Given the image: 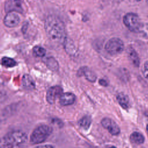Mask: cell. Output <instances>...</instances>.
<instances>
[{"mask_svg": "<svg viewBox=\"0 0 148 148\" xmlns=\"http://www.w3.org/2000/svg\"><path fill=\"white\" fill-rule=\"evenodd\" d=\"M44 26L46 33L50 40L58 43H64L66 38L65 28L60 18L54 15L47 16Z\"/></svg>", "mask_w": 148, "mask_h": 148, "instance_id": "1", "label": "cell"}, {"mask_svg": "<svg viewBox=\"0 0 148 148\" xmlns=\"http://www.w3.org/2000/svg\"><path fill=\"white\" fill-rule=\"evenodd\" d=\"M27 140V135L24 132L10 131L0 139V148H24Z\"/></svg>", "mask_w": 148, "mask_h": 148, "instance_id": "2", "label": "cell"}, {"mask_svg": "<svg viewBox=\"0 0 148 148\" xmlns=\"http://www.w3.org/2000/svg\"><path fill=\"white\" fill-rule=\"evenodd\" d=\"M52 128L46 124L37 127L32 131L30 136V142L32 144H39L43 142L51 134Z\"/></svg>", "mask_w": 148, "mask_h": 148, "instance_id": "3", "label": "cell"}, {"mask_svg": "<svg viewBox=\"0 0 148 148\" xmlns=\"http://www.w3.org/2000/svg\"><path fill=\"white\" fill-rule=\"evenodd\" d=\"M123 22L130 31L135 33H139L142 24L138 15L134 13H127L124 16Z\"/></svg>", "mask_w": 148, "mask_h": 148, "instance_id": "4", "label": "cell"}, {"mask_svg": "<svg viewBox=\"0 0 148 148\" xmlns=\"http://www.w3.org/2000/svg\"><path fill=\"white\" fill-rule=\"evenodd\" d=\"M106 51L112 56L120 54L124 50L123 42L118 38H113L109 39L105 46Z\"/></svg>", "mask_w": 148, "mask_h": 148, "instance_id": "5", "label": "cell"}, {"mask_svg": "<svg viewBox=\"0 0 148 148\" xmlns=\"http://www.w3.org/2000/svg\"><path fill=\"white\" fill-rule=\"evenodd\" d=\"M101 124L112 135H117L120 132V129L117 123L112 119L105 117L101 120Z\"/></svg>", "mask_w": 148, "mask_h": 148, "instance_id": "6", "label": "cell"}, {"mask_svg": "<svg viewBox=\"0 0 148 148\" xmlns=\"http://www.w3.org/2000/svg\"><path fill=\"white\" fill-rule=\"evenodd\" d=\"M62 88L60 86H53L50 87L47 91L46 94V99L47 101L50 103L53 104L54 103L57 97H60L62 94Z\"/></svg>", "mask_w": 148, "mask_h": 148, "instance_id": "7", "label": "cell"}, {"mask_svg": "<svg viewBox=\"0 0 148 148\" xmlns=\"http://www.w3.org/2000/svg\"><path fill=\"white\" fill-rule=\"evenodd\" d=\"M20 21V16L14 12L8 13L3 19L5 25L9 28H13L17 26Z\"/></svg>", "mask_w": 148, "mask_h": 148, "instance_id": "8", "label": "cell"}, {"mask_svg": "<svg viewBox=\"0 0 148 148\" xmlns=\"http://www.w3.org/2000/svg\"><path fill=\"white\" fill-rule=\"evenodd\" d=\"M5 10L7 13L17 12L19 13L23 12V9L22 4L19 1H8L5 4Z\"/></svg>", "mask_w": 148, "mask_h": 148, "instance_id": "9", "label": "cell"}, {"mask_svg": "<svg viewBox=\"0 0 148 148\" xmlns=\"http://www.w3.org/2000/svg\"><path fill=\"white\" fill-rule=\"evenodd\" d=\"M76 99L75 95L71 92L63 93L59 98V102L62 106H68L73 104Z\"/></svg>", "mask_w": 148, "mask_h": 148, "instance_id": "10", "label": "cell"}, {"mask_svg": "<svg viewBox=\"0 0 148 148\" xmlns=\"http://www.w3.org/2000/svg\"><path fill=\"white\" fill-rule=\"evenodd\" d=\"M78 75L80 76H84L86 79L91 82H94L97 79V76L95 73L86 66L82 67L79 70Z\"/></svg>", "mask_w": 148, "mask_h": 148, "instance_id": "11", "label": "cell"}, {"mask_svg": "<svg viewBox=\"0 0 148 148\" xmlns=\"http://www.w3.org/2000/svg\"><path fill=\"white\" fill-rule=\"evenodd\" d=\"M128 56L132 64L138 67L140 64V59L136 51L131 47H128L127 49Z\"/></svg>", "mask_w": 148, "mask_h": 148, "instance_id": "12", "label": "cell"}, {"mask_svg": "<svg viewBox=\"0 0 148 148\" xmlns=\"http://www.w3.org/2000/svg\"><path fill=\"white\" fill-rule=\"evenodd\" d=\"M22 85L25 89L32 90L35 87V83L33 78L28 74H25L22 77Z\"/></svg>", "mask_w": 148, "mask_h": 148, "instance_id": "13", "label": "cell"}, {"mask_svg": "<svg viewBox=\"0 0 148 148\" xmlns=\"http://www.w3.org/2000/svg\"><path fill=\"white\" fill-rule=\"evenodd\" d=\"M116 98L119 103L123 109H127L130 107V100L127 95L121 92L117 95Z\"/></svg>", "mask_w": 148, "mask_h": 148, "instance_id": "14", "label": "cell"}, {"mask_svg": "<svg viewBox=\"0 0 148 148\" xmlns=\"http://www.w3.org/2000/svg\"><path fill=\"white\" fill-rule=\"evenodd\" d=\"M63 45L64 46V48L68 54L71 55H74L76 53V49L75 46L74 45V43L71 39L66 38L64 40Z\"/></svg>", "mask_w": 148, "mask_h": 148, "instance_id": "15", "label": "cell"}, {"mask_svg": "<svg viewBox=\"0 0 148 148\" xmlns=\"http://www.w3.org/2000/svg\"><path fill=\"white\" fill-rule=\"evenodd\" d=\"M131 141L135 144L140 145L144 142L145 138L143 135L139 132H134L130 135Z\"/></svg>", "mask_w": 148, "mask_h": 148, "instance_id": "16", "label": "cell"}, {"mask_svg": "<svg viewBox=\"0 0 148 148\" xmlns=\"http://www.w3.org/2000/svg\"><path fill=\"white\" fill-rule=\"evenodd\" d=\"M45 62L47 66L51 70L56 71L58 69V64L57 61L53 57H47L45 60Z\"/></svg>", "mask_w": 148, "mask_h": 148, "instance_id": "17", "label": "cell"}, {"mask_svg": "<svg viewBox=\"0 0 148 148\" xmlns=\"http://www.w3.org/2000/svg\"><path fill=\"white\" fill-rule=\"evenodd\" d=\"M91 123V119L89 116H84L78 122L79 125L84 130H87Z\"/></svg>", "mask_w": 148, "mask_h": 148, "instance_id": "18", "label": "cell"}, {"mask_svg": "<svg viewBox=\"0 0 148 148\" xmlns=\"http://www.w3.org/2000/svg\"><path fill=\"white\" fill-rule=\"evenodd\" d=\"M1 63L5 67L11 68L16 65L17 62L13 59L8 57H4L2 58Z\"/></svg>", "mask_w": 148, "mask_h": 148, "instance_id": "19", "label": "cell"}, {"mask_svg": "<svg viewBox=\"0 0 148 148\" xmlns=\"http://www.w3.org/2000/svg\"><path fill=\"white\" fill-rule=\"evenodd\" d=\"M33 53L37 57H42L46 54V50L40 46H35L33 48Z\"/></svg>", "mask_w": 148, "mask_h": 148, "instance_id": "20", "label": "cell"}, {"mask_svg": "<svg viewBox=\"0 0 148 148\" xmlns=\"http://www.w3.org/2000/svg\"><path fill=\"white\" fill-rule=\"evenodd\" d=\"M139 33L143 38L148 39V23H142Z\"/></svg>", "mask_w": 148, "mask_h": 148, "instance_id": "21", "label": "cell"}, {"mask_svg": "<svg viewBox=\"0 0 148 148\" xmlns=\"http://www.w3.org/2000/svg\"><path fill=\"white\" fill-rule=\"evenodd\" d=\"M143 75L144 76V77L148 79V61H146L143 65Z\"/></svg>", "mask_w": 148, "mask_h": 148, "instance_id": "22", "label": "cell"}, {"mask_svg": "<svg viewBox=\"0 0 148 148\" xmlns=\"http://www.w3.org/2000/svg\"><path fill=\"white\" fill-rule=\"evenodd\" d=\"M99 83L102 85V86H104V87H106L108 85V82L106 81V80L105 79H101L99 80Z\"/></svg>", "mask_w": 148, "mask_h": 148, "instance_id": "23", "label": "cell"}, {"mask_svg": "<svg viewBox=\"0 0 148 148\" xmlns=\"http://www.w3.org/2000/svg\"><path fill=\"white\" fill-rule=\"evenodd\" d=\"M34 148H54V147H53V146H51L50 145H40V146H36Z\"/></svg>", "mask_w": 148, "mask_h": 148, "instance_id": "24", "label": "cell"}, {"mask_svg": "<svg viewBox=\"0 0 148 148\" xmlns=\"http://www.w3.org/2000/svg\"><path fill=\"white\" fill-rule=\"evenodd\" d=\"M146 132H147V135H148V124L146 126Z\"/></svg>", "mask_w": 148, "mask_h": 148, "instance_id": "25", "label": "cell"}, {"mask_svg": "<svg viewBox=\"0 0 148 148\" xmlns=\"http://www.w3.org/2000/svg\"><path fill=\"white\" fill-rule=\"evenodd\" d=\"M110 148H116V147H114V146H112V147H110Z\"/></svg>", "mask_w": 148, "mask_h": 148, "instance_id": "26", "label": "cell"}]
</instances>
